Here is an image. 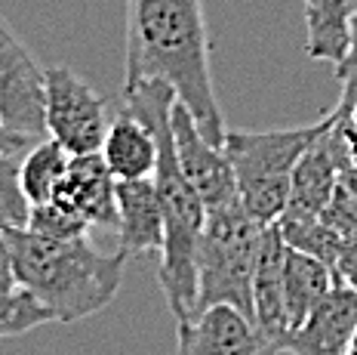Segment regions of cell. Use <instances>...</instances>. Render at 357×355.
<instances>
[{"instance_id":"1","label":"cell","mask_w":357,"mask_h":355,"mask_svg":"<svg viewBox=\"0 0 357 355\" xmlns=\"http://www.w3.org/2000/svg\"><path fill=\"white\" fill-rule=\"evenodd\" d=\"M123 87L163 80L173 87L210 143H225V117L213 87L210 38L200 0H123Z\"/></svg>"},{"instance_id":"2","label":"cell","mask_w":357,"mask_h":355,"mask_svg":"<svg viewBox=\"0 0 357 355\" xmlns=\"http://www.w3.org/2000/svg\"><path fill=\"white\" fill-rule=\"evenodd\" d=\"M173 102L176 93L163 80H142L123 87V106L151 127L158 139V164H154V189L163 207V250L158 281L167 294L169 312L176 321L197 315V241L206 223V204L188 182L178 164L173 143Z\"/></svg>"},{"instance_id":"3","label":"cell","mask_w":357,"mask_h":355,"mask_svg":"<svg viewBox=\"0 0 357 355\" xmlns=\"http://www.w3.org/2000/svg\"><path fill=\"white\" fill-rule=\"evenodd\" d=\"M13 250V269L19 287L34 294L50 309L53 321H80L96 315L117 297L123 284L126 256L121 250L102 254L89 235L59 241L37 235L31 229L3 232Z\"/></svg>"},{"instance_id":"4","label":"cell","mask_w":357,"mask_h":355,"mask_svg":"<svg viewBox=\"0 0 357 355\" xmlns=\"http://www.w3.org/2000/svg\"><path fill=\"white\" fill-rule=\"evenodd\" d=\"M326 117L308 127H289V130H262V133H243L228 130L225 149L234 170L237 182V201L256 223H278L280 213L289 201V182H293V167L305 154L311 143L324 133Z\"/></svg>"},{"instance_id":"5","label":"cell","mask_w":357,"mask_h":355,"mask_svg":"<svg viewBox=\"0 0 357 355\" xmlns=\"http://www.w3.org/2000/svg\"><path fill=\"white\" fill-rule=\"evenodd\" d=\"M262 229L241 201L206 210L197 241V312L225 303L252 318V272Z\"/></svg>"},{"instance_id":"6","label":"cell","mask_w":357,"mask_h":355,"mask_svg":"<svg viewBox=\"0 0 357 355\" xmlns=\"http://www.w3.org/2000/svg\"><path fill=\"white\" fill-rule=\"evenodd\" d=\"M111 127L108 99L71 68H47V136L71 154L99 152Z\"/></svg>"},{"instance_id":"7","label":"cell","mask_w":357,"mask_h":355,"mask_svg":"<svg viewBox=\"0 0 357 355\" xmlns=\"http://www.w3.org/2000/svg\"><path fill=\"white\" fill-rule=\"evenodd\" d=\"M0 124L28 139L47 136V68L0 16Z\"/></svg>"},{"instance_id":"8","label":"cell","mask_w":357,"mask_h":355,"mask_svg":"<svg viewBox=\"0 0 357 355\" xmlns=\"http://www.w3.org/2000/svg\"><path fill=\"white\" fill-rule=\"evenodd\" d=\"M173 143L178 164H182L188 182L197 189V195L204 198L206 210L213 207H225L237 201V182H234V170L231 161L222 145L210 143V139L200 133L197 121L191 117V112L182 102H173Z\"/></svg>"},{"instance_id":"9","label":"cell","mask_w":357,"mask_h":355,"mask_svg":"<svg viewBox=\"0 0 357 355\" xmlns=\"http://www.w3.org/2000/svg\"><path fill=\"white\" fill-rule=\"evenodd\" d=\"M176 324V355H278L252 318L225 303Z\"/></svg>"},{"instance_id":"10","label":"cell","mask_w":357,"mask_h":355,"mask_svg":"<svg viewBox=\"0 0 357 355\" xmlns=\"http://www.w3.org/2000/svg\"><path fill=\"white\" fill-rule=\"evenodd\" d=\"M357 331V287L336 281L302 324L284 337L289 355H345Z\"/></svg>"},{"instance_id":"11","label":"cell","mask_w":357,"mask_h":355,"mask_svg":"<svg viewBox=\"0 0 357 355\" xmlns=\"http://www.w3.org/2000/svg\"><path fill=\"white\" fill-rule=\"evenodd\" d=\"M342 167H345V152H342V143L333 133L330 115H326L324 133L296 161L293 182H289V201L280 217H321L339 189Z\"/></svg>"},{"instance_id":"12","label":"cell","mask_w":357,"mask_h":355,"mask_svg":"<svg viewBox=\"0 0 357 355\" xmlns=\"http://www.w3.org/2000/svg\"><path fill=\"white\" fill-rule=\"evenodd\" d=\"M284 254L287 241L280 235V226L268 223L262 229L256 272H252V324L278 352H284V337L289 334L284 300Z\"/></svg>"},{"instance_id":"13","label":"cell","mask_w":357,"mask_h":355,"mask_svg":"<svg viewBox=\"0 0 357 355\" xmlns=\"http://www.w3.org/2000/svg\"><path fill=\"white\" fill-rule=\"evenodd\" d=\"M117 250L132 260L163 250V207L154 180H117Z\"/></svg>"},{"instance_id":"14","label":"cell","mask_w":357,"mask_h":355,"mask_svg":"<svg viewBox=\"0 0 357 355\" xmlns=\"http://www.w3.org/2000/svg\"><path fill=\"white\" fill-rule=\"evenodd\" d=\"M56 198L77 210L89 226L117 229V176L111 173L102 152L74 154Z\"/></svg>"},{"instance_id":"15","label":"cell","mask_w":357,"mask_h":355,"mask_svg":"<svg viewBox=\"0 0 357 355\" xmlns=\"http://www.w3.org/2000/svg\"><path fill=\"white\" fill-rule=\"evenodd\" d=\"M102 158L117 180H148L158 164V139L151 127L121 102V112L111 117L102 143Z\"/></svg>"},{"instance_id":"16","label":"cell","mask_w":357,"mask_h":355,"mask_svg":"<svg viewBox=\"0 0 357 355\" xmlns=\"http://www.w3.org/2000/svg\"><path fill=\"white\" fill-rule=\"evenodd\" d=\"M351 0H305V22H308V59L342 65L351 41Z\"/></svg>"},{"instance_id":"17","label":"cell","mask_w":357,"mask_h":355,"mask_svg":"<svg viewBox=\"0 0 357 355\" xmlns=\"http://www.w3.org/2000/svg\"><path fill=\"white\" fill-rule=\"evenodd\" d=\"M336 284V275L326 263L317 256L302 254V250L289 247L284 254V300H287V318L289 331L305 321V315L321 303V297Z\"/></svg>"},{"instance_id":"18","label":"cell","mask_w":357,"mask_h":355,"mask_svg":"<svg viewBox=\"0 0 357 355\" xmlns=\"http://www.w3.org/2000/svg\"><path fill=\"white\" fill-rule=\"evenodd\" d=\"M74 154L65 149L62 143H56L53 136H43L22 154L19 164V180H22V191L28 195L31 204H43L53 201L59 195V186L68 176Z\"/></svg>"},{"instance_id":"19","label":"cell","mask_w":357,"mask_h":355,"mask_svg":"<svg viewBox=\"0 0 357 355\" xmlns=\"http://www.w3.org/2000/svg\"><path fill=\"white\" fill-rule=\"evenodd\" d=\"M47 321H53L50 309L34 294H28L25 287L0 291V337L28 334V331L40 328Z\"/></svg>"},{"instance_id":"20","label":"cell","mask_w":357,"mask_h":355,"mask_svg":"<svg viewBox=\"0 0 357 355\" xmlns=\"http://www.w3.org/2000/svg\"><path fill=\"white\" fill-rule=\"evenodd\" d=\"M22 154H0V232L25 229L31 217V201L19 180Z\"/></svg>"},{"instance_id":"21","label":"cell","mask_w":357,"mask_h":355,"mask_svg":"<svg viewBox=\"0 0 357 355\" xmlns=\"http://www.w3.org/2000/svg\"><path fill=\"white\" fill-rule=\"evenodd\" d=\"M28 229L37 235H47V238H59V241H74V238L89 235L86 219L77 210H71L68 204H62L59 198L43 201V204H31Z\"/></svg>"},{"instance_id":"22","label":"cell","mask_w":357,"mask_h":355,"mask_svg":"<svg viewBox=\"0 0 357 355\" xmlns=\"http://www.w3.org/2000/svg\"><path fill=\"white\" fill-rule=\"evenodd\" d=\"M34 143L37 139H28V136H22V133L10 130L6 124H0V154H25Z\"/></svg>"},{"instance_id":"23","label":"cell","mask_w":357,"mask_h":355,"mask_svg":"<svg viewBox=\"0 0 357 355\" xmlns=\"http://www.w3.org/2000/svg\"><path fill=\"white\" fill-rule=\"evenodd\" d=\"M13 287H19L16 269H13V250L6 235L0 232V291H13Z\"/></svg>"},{"instance_id":"24","label":"cell","mask_w":357,"mask_h":355,"mask_svg":"<svg viewBox=\"0 0 357 355\" xmlns=\"http://www.w3.org/2000/svg\"><path fill=\"white\" fill-rule=\"evenodd\" d=\"M357 71V10L351 13V41H348V56L345 62L336 65V75L345 78V75H354Z\"/></svg>"},{"instance_id":"25","label":"cell","mask_w":357,"mask_h":355,"mask_svg":"<svg viewBox=\"0 0 357 355\" xmlns=\"http://www.w3.org/2000/svg\"><path fill=\"white\" fill-rule=\"evenodd\" d=\"M345 355H357V331H354V337H351V343H348V352Z\"/></svg>"},{"instance_id":"26","label":"cell","mask_w":357,"mask_h":355,"mask_svg":"<svg viewBox=\"0 0 357 355\" xmlns=\"http://www.w3.org/2000/svg\"><path fill=\"white\" fill-rule=\"evenodd\" d=\"M351 6H354V10H357V0H351Z\"/></svg>"}]
</instances>
